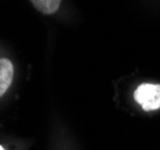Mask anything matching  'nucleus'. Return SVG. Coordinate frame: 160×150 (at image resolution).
Returning a JSON list of instances; mask_svg holds the SVG:
<instances>
[{
    "instance_id": "nucleus-1",
    "label": "nucleus",
    "mask_w": 160,
    "mask_h": 150,
    "mask_svg": "<svg viewBox=\"0 0 160 150\" xmlns=\"http://www.w3.org/2000/svg\"><path fill=\"white\" fill-rule=\"evenodd\" d=\"M134 99L146 112L160 109V84L142 83L135 89Z\"/></svg>"
},
{
    "instance_id": "nucleus-2",
    "label": "nucleus",
    "mask_w": 160,
    "mask_h": 150,
    "mask_svg": "<svg viewBox=\"0 0 160 150\" xmlns=\"http://www.w3.org/2000/svg\"><path fill=\"white\" fill-rule=\"evenodd\" d=\"M15 67L8 58H0V97L6 94L13 80Z\"/></svg>"
},
{
    "instance_id": "nucleus-3",
    "label": "nucleus",
    "mask_w": 160,
    "mask_h": 150,
    "mask_svg": "<svg viewBox=\"0 0 160 150\" xmlns=\"http://www.w3.org/2000/svg\"><path fill=\"white\" fill-rule=\"evenodd\" d=\"M34 7L43 15H53L58 11L62 0H30Z\"/></svg>"
},
{
    "instance_id": "nucleus-4",
    "label": "nucleus",
    "mask_w": 160,
    "mask_h": 150,
    "mask_svg": "<svg viewBox=\"0 0 160 150\" xmlns=\"http://www.w3.org/2000/svg\"><path fill=\"white\" fill-rule=\"evenodd\" d=\"M0 150H12L11 148H8L6 144H4V143L0 142Z\"/></svg>"
}]
</instances>
